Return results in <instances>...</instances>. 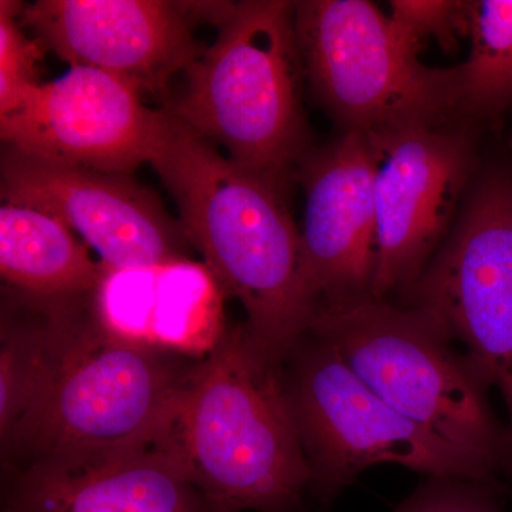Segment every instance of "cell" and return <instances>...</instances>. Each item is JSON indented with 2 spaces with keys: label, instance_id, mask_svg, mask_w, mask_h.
Returning a JSON list of instances; mask_svg holds the SVG:
<instances>
[{
  "label": "cell",
  "instance_id": "6",
  "mask_svg": "<svg viewBox=\"0 0 512 512\" xmlns=\"http://www.w3.org/2000/svg\"><path fill=\"white\" fill-rule=\"evenodd\" d=\"M286 402L322 508L376 464H397L439 480H463L505 493L480 457L397 413L328 343L306 333L282 365Z\"/></svg>",
  "mask_w": 512,
  "mask_h": 512
},
{
  "label": "cell",
  "instance_id": "11",
  "mask_svg": "<svg viewBox=\"0 0 512 512\" xmlns=\"http://www.w3.org/2000/svg\"><path fill=\"white\" fill-rule=\"evenodd\" d=\"M141 96L113 74L70 67L33 87L0 119V136L6 146L33 156L131 175L150 163L163 121V109H148Z\"/></svg>",
  "mask_w": 512,
  "mask_h": 512
},
{
  "label": "cell",
  "instance_id": "3",
  "mask_svg": "<svg viewBox=\"0 0 512 512\" xmlns=\"http://www.w3.org/2000/svg\"><path fill=\"white\" fill-rule=\"evenodd\" d=\"M174 439L212 512H306L312 473L282 366L229 326L185 386Z\"/></svg>",
  "mask_w": 512,
  "mask_h": 512
},
{
  "label": "cell",
  "instance_id": "10",
  "mask_svg": "<svg viewBox=\"0 0 512 512\" xmlns=\"http://www.w3.org/2000/svg\"><path fill=\"white\" fill-rule=\"evenodd\" d=\"M3 204L53 215L79 234L107 268H138L190 258L180 221L131 175L104 173L6 146L0 163Z\"/></svg>",
  "mask_w": 512,
  "mask_h": 512
},
{
  "label": "cell",
  "instance_id": "19",
  "mask_svg": "<svg viewBox=\"0 0 512 512\" xmlns=\"http://www.w3.org/2000/svg\"><path fill=\"white\" fill-rule=\"evenodd\" d=\"M387 15L420 50L433 39L450 53L461 36L467 37L468 0H392Z\"/></svg>",
  "mask_w": 512,
  "mask_h": 512
},
{
  "label": "cell",
  "instance_id": "14",
  "mask_svg": "<svg viewBox=\"0 0 512 512\" xmlns=\"http://www.w3.org/2000/svg\"><path fill=\"white\" fill-rule=\"evenodd\" d=\"M5 478L2 512H212L174 434L121 456Z\"/></svg>",
  "mask_w": 512,
  "mask_h": 512
},
{
  "label": "cell",
  "instance_id": "18",
  "mask_svg": "<svg viewBox=\"0 0 512 512\" xmlns=\"http://www.w3.org/2000/svg\"><path fill=\"white\" fill-rule=\"evenodd\" d=\"M23 5L15 0L0 2V119L18 109L23 97L42 83L40 62L46 50L20 25Z\"/></svg>",
  "mask_w": 512,
  "mask_h": 512
},
{
  "label": "cell",
  "instance_id": "20",
  "mask_svg": "<svg viewBox=\"0 0 512 512\" xmlns=\"http://www.w3.org/2000/svg\"><path fill=\"white\" fill-rule=\"evenodd\" d=\"M500 491L463 480L430 478L394 512H504Z\"/></svg>",
  "mask_w": 512,
  "mask_h": 512
},
{
  "label": "cell",
  "instance_id": "15",
  "mask_svg": "<svg viewBox=\"0 0 512 512\" xmlns=\"http://www.w3.org/2000/svg\"><path fill=\"white\" fill-rule=\"evenodd\" d=\"M104 266L72 229L53 215L0 207V275L10 293L42 302L92 295Z\"/></svg>",
  "mask_w": 512,
  "mask_h": 512
},
{
  "label": "cell",
  "instance_id": "2",
  "mask_svg": "<svg viewBox=\"0 0 512 512\" xmlns=\"http://www.w3.org/2000/svg\"><path fill=\"white\" fill-rule=\"evenodd\" d=\"M45 303V376L0 451L3 477L121 456L170 439L200 360L109 335L94 319L92 295Z\"/></svg>",
  "mask_w": 512,
  "mask_h": 512
},
{
  "label": "cell",
  "instance_id": "13",
  "mask_svg": "<svg viewBox=\"0 0 512 512\" xmlns=\"http://www.w3.org/2000/svg\"><path fill=\"white\" fill-rule=\"evenodd\" d=\"M227 299L204 262L183 258L138 268L104 266L92 311L114 338L202 360L227 333Z\"/></svg>",
  "mask_w": 512,
  "mask_h": 512
},
{
  "label": "cell",
  "instance_id": "5",
  "mask_svg": "<svg viewBox=\"0 0 512 512\" xmlns=\"http://www.w3.org/2000/svg\"><path fill=\"white\" fill-rule=\"evenodd\" d=\"M308 333L397 413L512 480L511 431L495 416L491 386L429 312L373 296L320 303Z\"/></svg>",
  "mask_w": 512,
  "mask_h": 512
},
{
  "label": "cell",
  "instance_id": "7",
  "mask_svg": "<svg viewBox=\"0 0 512 512\" xmlns=\"http://www.w3.org/2000/svg\"><path fill=\"white\" fill-rule=\"evenodd\" d=\"M303 76L345 131L447 126L458 114L457 66L430 67L369 0L295 2Z\"/></svg>",
  "mask_w": 512,
  "mask_h": 512
},
{
  "label": "cell",
  "instance_id": "1",
  "mask_svg": "<svg viewBox=\"0 0 512 512\" xmlns=\"http://www.w3.org/2000/svg\"><path fill=\"white\" fill-rule=\"evenodd\" d=\"M150 164L177 205L191 247L227 298L244 308L256 350L284 365L318 309L285 187L235 164L165 109Z\"/></svg>",
  "mask_w": 512,
  "mask_h": 512
},
{
  "label": "cell",
  "instance_id": "16",
  "mask_svg": "<svg viewBox=\"0 0 512 512\" xmlns=\"http://www.w3.org/2000/svg\"><path fill=\"white\" fill-rule=\"evenodd\" d=\"M470 52L458 64V114L493 120L512 109V0H468Z\"/></svg>",
  "mask_w": 512,
  "mask_h": 512
},
{
  "label": "cell",
  "instance_id": "12",
  "mask_svg": "<svg viewBox=\"0 0 512 512\" xmlns=\"http://www.w3.org/2000/svg\"><path fill=\"white\" fill-rule=\"evenodd\" d=\"M375 173V146L360 131H345L328 146L312 148L296 171L305 191L303 262L318 306L372 296Z\"/></svg>",
  "mask_w": 512,
  "mask_h": 512
},
{
  "label": "cell",
  "instance_id": "17",
  "mask_svg": "<svg viewBox=\"0 0 512 512\" xmlns=\"http://www.w3.org/2000/svg\"><path fill=\"white\" fill-rule=\"evenodd\" d=\"M47 360V308L3 291L0 315V451L35 399Z\"/></svg>",
  "mask_w": 512,
  "mask_h": 512
},
{
  "label": "cell",
  "instance_id": "4",
  "mask_svg": "<svg viewBox=\"0 0 512 512\" xmlns=\"http://www.w3.org/2000/svg\"><path fill=\"white\" fill-rule=\"evenodd\" d=\"M217 36L164 109L242 168L288 187L311 153L295 2H221Z\"/></svg>",
  "mask_w": 512,
  "mask_h": 512
},
{
  "label": "cell",
  "instance_id": "9",
  "mask_svg": "<svg viewBox=\"0 0 512 512\" xmlns=\"http://www.w3.org/2000/svg\"><path fill=\"white\" fill-rule=\"evenodd\" d=\"M221 2L37 0L20 25L70 67L113 74L141 94H163L207 50L197 26H212Z\"/></svg>",
  "mask_w": 512,
  "mask_h": 512
},
{
  "label": "cell",
  "instance_id": "8",
  "mask_svg": "<svg viewBox=\"0 0 512 512\" xmlns=\"http://www.w3.org/2000/svg\"><path fill=\"white\" fill-rule=\"evenodd\" d=\"M376 153L377 255L370 295H406L450 234L476 168L463 127H412L369 134Z\"/></svg>",
  "mask_w": 512,
  "mask_h": 512
}]
</instances>
